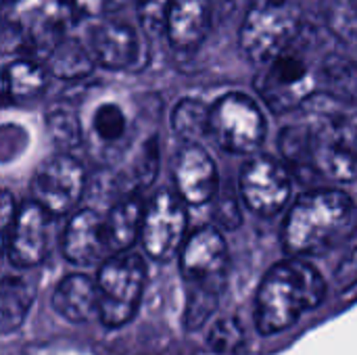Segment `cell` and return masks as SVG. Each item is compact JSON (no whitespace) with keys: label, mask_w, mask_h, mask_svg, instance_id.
I'll list each match as a JSON object with an SVG mask.
<instances>
[{"label":"cell","mask_w":357,"mask_h":355,"mask_svg":"<svg viewBox=\"0 0 357 355\" xmlns=\"http://www.w3.org/2000/svg\"><path fill=\"white\" fill-rule=\"evenodd\" d=\"M324 297L326 285L314 266L301 259L280 262L261 280L255 301V326L266 337L287 331L305 312L318 308Z\"/></svg>","instance_id":"6da1fadb"},{"label":"cell","mask_w":357,"mask_h":355,"mask_svg":"<svg viewBox=\"0 0 357 355\" xmlns=\"http://www.w3.org/2000/svg\"><path fill=\"white\" fill-rule=\"evenodd\" d=\"M354 201L341 190L301 195L282 228V245L291 255H318L337 245L354 226Z\"/></svg>","instance_id":"7a4b0ae2"},{"label":"cell","mask_w":357,"mask_h":355,"mask_svg":"<svg viewBox=\"0 0 357 355\" xmlns=\"http://www.w3.org/2000/svg\"><path fill=\"white\" fill-rule=\"evenodd\" d=\"M180 270L188 285L184 326L199 331L218 310L226 282L228 249L222 232L211 226L192 232L182 249Z\"/></svg>","instance_id":"3957f363"},{"label":"cell","mask_w":357,"mask_h":355,"mask_svg":"<svg viewBox=\"0 0 357 355\" xmlns=\"http://www.w3.org/2000/svg\"><path fill=\"white\" fill-rule=\"evenodd\" d=\"M312 52L314 50L301 29L289 46L261 63L266 69L259 73L255 84L259 96L272 111H291L314 96L320 84V71Z\"/></svg>","instance_id":"277c9868"},{"label":"cell","mask_w":357,"mask_h":355,"mask_svg":"<svg viewBox=\"0 0 357 355\" xmlns=\"http://www.w3.org/2000/svg\"><path fill=\"white\" fill-rule=\"evenodd\" d=\"M301 29V8L295 0H251L241 27V48L251 61L266 63Z\"/></svg>","instance_id":"5b68a950"},{"label":"cell","mask_w":357,"mask_h":355,"mask_svg":"<svg viewBox=\"0 0 357 355\" xmlns=\"http://www.w3.org/2000/svg\"><path fill=\"white\" fill-rule=\"evenodd\" d=\"M146 280V268L140 255L117 253L109 257L96 276L98 318L107 328L128 324L140 305Z\"/></svg>","instance_id":"8992f818"},{"label":"cell","mask_w":357,"mask_h":355,"mask_svg":"<svg viewBox=\"0 0 357 355\" xmlns=\"http://www.w3.org/2000/svg\"><path fill=\"white\" fill-rule=\"evenodd\" d=\"M73 13L69 0H2L4 23L23 38L33 59L42 61L59 40L69 36Z\"/></svg>","instance_id":"52a82bcc"},{"label":"cell","mask_w":357,"mask_h":355,"mask_svg":"<svg viewBox=\"0 0 357 355\" xmlns=\"http://www.w3.org/2000/svg\"><path fill=\"white\" fill-rule=\"evenodd\" d=\"M209 134L230 153H253L264 144L266 119L253 98L230 92L209 109Z\"/></svg>","instance_id":"ba28073f"},{"label":"cell","mask_w":357,"mask_h":355,"mask_svg":"<svg viewBox=\"0 0 357 355\" xmlns=\"http://www.w3.org/2000/svg\"><path fill=\"white\" fill-rule=\"evenodd\" d=\"M312 167L333 180L351 182L356 176V121L354 115H328L307 126Z\"/></svg>","instance_id":"9c48e42d"},{"label":"cell","mask_w":357,"mask_h":355,"mask_svg":"<svg viewBox=\"0 0 357 355\" xmlns=\"http://www.w3.org/2000/svg\"><path fill=\"white\" fill-rule=\"evenodd\" d=\"M186 232V207L184 201L169 192L161 190L142 211L140 236L144 251L159 262L169 259L182 245Z\"/></svg>","instance_id":"30bf717a"},{"label":"cell","mask_w":357,"mask_h":355,"mask_svg":"<svg viewBox=\"0 0 357 355\" xmlns=\"http://www.w3.org/2000/svg\"><path fill=\"white\" fill-rule=\"evenodd\" d=\"M86 186L82 163L71 155H56L46 161L33 178V201L52 218L73 211Z\"/></svg>","instance_id":"8fae6325"},{"label":"cell","mask_w":357,"mask_h":355,"mask_svg":"<svg viewBox=\"0 0 357 355\" xmlns=\"http://www.w3.org/2000/svg\"><path fill=\"white\" fill-rule=\"evenodd\" d=\"M291 174L272 157L251 159L241 174V195L259 216L278 213L291 197Z\"/></svg>","instance_id":"7c38bea8"},{"label":"cell","mask_w":357,"mask_h":355,"mask_svg":"<svg viewBox=\"0 0 357 355\" xmlns=\"http://www.w3.org/2000/svg\"><path fill=\"white\" fill-rule=\"evenodd\" d=\"M52 216L36 201L25 203L17 213L6 243L8 262L15 268H33L44 262L50 243Z\"/></svg>","instance_id":"4fadbf2b"},{"label":"cell","mask_w":357,"mask_h":355,"mask_svg":"<svg viewBox=\"0 0 357 355\" xmlns=\"http://www.w3.org/2000/svg\"><path fill=\"white\" fill-rule=\"evenodd\" d=\"M84 46L92 61L107 69H128L140 61V42L136 31L119 21H98L92 25Z\"/></svg>","instance_id":"5bb4252c"},{"label":"cell","mask_w":357,"mask_h":355,"mask_svg":"<svg viewBox=\"0 0 357 355\" xmlns=\"http://www.w3.org/2000/svg\"><path fill=\"white\" fill-rule=\"evenodd\" d=\"M174 180L178 197L188 205H203L211 201L220 188L218 167L199 144H190L180 153Z\"/></svg>","instance_id":"9a60e30c"},{"label":"cell","mask_w":357,"mask_h":355,"mask_svg":"<svg viewBox=\"0 0 357 355\" xmlns=\"http://www.w3.org/2000/svg\"><path fill=\"white\" fill-rule=\"evenodd\" d=\"M109 251L105 220L92 211L82 209L77 211L63 234V255L75 266H90L105 257Z\"/></svg>","instance_id":"2e32d148"},{"label":"cell","mask_w":357,"mask_h":355,"mask_svg":"<svg viewBox=\"0 0 357 355\" xmlns=\"http://www.w3.org/2000/svg\"><path fill=\"white\" fill-rule=\"evenodd\" d=\"M209 23V0H172L163 31L167 33L172 46L180 50H192L203 42Z\"/></svg>","instance_id":"e0dca14e"},{"label":"cell","mask_w":357,"mask_h":355,"mask_svg":"<svg viewBox=\"0 0 357 355\" xmlns=\"http://www.w3.org/2000/svg\"><path fill=\"white\" fill-rule=\"evenodd\" d=\"M52 305L69 322H88L98 316L96 282L84 274L63 278L52 295Z\"/></svg>","instance_id":"ac0fdd59"},{"label":"cell","mask_w":357,"mask_h":355,"mask_svg":"<svg viewBox=\"0 0 357 355\" xmlns=\"http://www.w3.org/2000/svg\"><path fill=\"white\" fill-rule=\"evenodd\" d=\"M36 297V285L19 272L0 268V335L17 331Z\"/></svg>","instance_id":"d6986e66"},{"label":"cell","mask_w":357,"mask_h":355,"mask_svg":"<svg viewBox=\"0 0 357 355\" xmlns=\"http://www.w3.org/2000/svg\"><path fill=\"white\" fill-rule=\"evenodd\" d=\"M142 201L138 195H126L107 216L105 220V232L109 251L121 253L134 245V241L140 234L142 224Z\"/></svg>","instance_id":"ffe728a7"},{"label":"cell","mask_w":357,"mask_h":355,"mask_svg":"<svg viewBox=\"0 0 357 355\" xmlns=\"http://www.w3.org/2000/svg\"><path fill=\"white\" fill-rule=\"evenodd\" d=\"M46 88V69L36 59L8 63L0 75V92L10 100H29Z\"/></svg>","instance_id":"44dd1931"},{"label":"cell","mask_w":357,"mask_h":355,"mask_svg":"<svg viewBox=\"0 0 357 355\" xmlns=\"http://www.w3.org/2000/svg\"><path fill=\"white\" fill-rule=\"evenodd\" d=\"M44 63L56 77H63V80L82 77L90 73L94 65L86 46L69 36H65L50 48V52L44 56Z\"/></svg>","instance_id":"7402d4cb"},{"label":"cell","mask_w":357,"mask_h":355,"mask_svg":"<svg viewBox=\"0 0 357 355\" xmlns=\"http://www.w3.org/2000/svg\"><path fill=\"white\" fill-rule=\"evenodd\" d=\"M90 134L105 146L119 144L128 136V115L123 105L117 100H102L96 105L90 115Z\"/></svg>","instance_id":"603a6c76"},{"label":"cell","mask_w":357,"mask_h":355,"mask_svg":"<svg viewBox=\"0 0 357 355\" xmlns=\"http://www.w3.org/2000/svg\"><path fill=\"white\" fill-rule=\"evenodd\" d=\"M172 130L182 138L195 144L199 138L209 134V109L195 98H184L172 113Z\"/></svg>","instance_id":"cb8c5ba5"},{"label":"cell","mask_w":357,"mask_h":355,"mask_svg":"<svg viewBox=\"0 0 357 355\" xmlns=\"http://www.w3.org/2000/svg\"><path fill=\"white\" fill-rule=\"evenodd\" d=\"M128 180L132 182V190L130 195H136V188H144L151 186L157 172H159V142L155 138H149L138 155L134 157V161L128 167Z\"/></svg>","instance_id":"d4e9b609"},{"label":"cell","mask_w":357,"mask_h":355,"mask_svg":"<svg viewBox=\"0 0 357 355\" xmlns=\"http://www.w3.org/2000/svg\"><path fill=\"white\" fill-rule=\"evenodd\" d=\"M209 345L215 354L234 355L245 347V328L236 318H220L211 333H209Z\"/></svg>","instance_id":"484cf974"},{"label":"cell","mask_w":357,"mask_h":355,"mask_svg":"<svg viewBox=\"0 0 357 355\" xmlns=\"http://www.w3.org/2000/svg\"><path fill=\"white\" fill-rule=\"evenodd\" d=\"M328 27L343 40L354 42L356 38V8L351 0H331L326 10Z\"/></svg>","instance_id":"4316f807"},{"label":"cell","mask_w":357,"mask_h":355,"mask_svg":"<svg viewBox=\"0 0 357 355\" xmlns=\"http://www.w3.org/2000/svg\"><path fill=\"white\" fill-rule=\"evenodd\" d=\"M169 2L172 0H138V15L146 33L157 36L163 31Z\"/></svg>","instance_id":"83f0119b"},{"label":"cell","mask_w":357,"mask_h":355,"mask_svg":"<svg viewBox=\"0 0 357 355\" xmlns=\"http://www.w3.org/2000/svg\"><path fill=\"white\" fill-rule=\"evenodd\" d=\"M213 218H215L218 226H222L226 230H234L243 222L238 201L234 197H220V201L215 203V209H213Z\"/></svg>","instance_id":"f1b7e54d"},{"label":"cell","mask_w":357,"mask_h":355,"mask_svg":"<svg viewBox=\"0 0 357 355\" xmlns=\"http://www.w3.org/2000/svg\"><path fill=\"white\" fill-rule=\"evenodd\" d=\"M15 213H17V205L10 192L0 190V255L6 249L8 236H10V228L15 222Z\"/></svg>","instance_id":"f546056e"},{"label":"cell","mask_w":357,"mask_h":355,"mask_svg":"<svg viewBox=\"0 0 357 355\" xmlns=\"http://www.w3.org/2000/svg\"><path fill=\"white\" fill-rule=\"evenodd\" d=\"M251 0H209L211 6V19L215 17H232L241 10H247Z\"/></svg>","instance_id":"4dcf8cb0"},{"label":"cell","mask_w":357,"mask_h":355,"mask_svg":"<svg viewBox=\"0 0 357 355\" xmlns=\"http://www.w3.org/2000/svg\"><path fill=\"white\" fill-rule=\"evenodd\" d=\"M69 4L84 15H100L105 8V0H69Z\"/></svg>","instance_id":"1f68e13d"}]
</instances>
